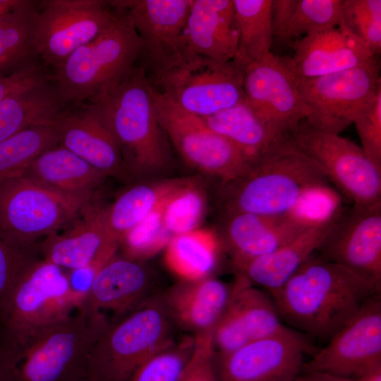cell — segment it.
Instances as JSON below:
<instances>
[{
  "label": "cell",
  "mask_w": 381,
  "mask_h": 381,
  "mask_svg": "<svg viewBox=\"0 0 381 381\" xmlns=\"http://www.w3.org/2000/svg\"><path fill=\"white\" fill-rule=\"evenodd\" d=\"M380 292L381 281L313 255L270 294L284 325L327 342Z\"/></svg>",
  "instance_id": "1"
},
{
  "label": "cell",
  "mask_w": 381,
  "mask_h": 381,
  "mask_svg": "<svg viewBox=\"0 0 381 381\" xmlns=\"http://www.w3.org/2000/svg\"><path fill=\"white\" fill-rule=\"evenodd\" d=\"M154 94L145 68L133 64L102 85L87 100L114 136L131 174H155L171 162Z\"/></svg>",
  "instance_id": "2"
},
{
  "label": "cell",
  "mask_w": 381,
  "mask_h": 381,
  "mask_svg": "<svg viewBox=\"0 0 381 381\" xmlns=\"http://www.w3.org/2000/svg\"><path fill=\"white\" fill-rule=\"evenodd\" d=\"M111 325L84 306L1 349L6 381H76L89 377L91 351Z\"/></svg>",
  "instance_id": "3"
},
{
  "label": "cell",
  "mask_w": 381,
  "mask_h": 381,
  "mask_svg": "<svg viewBox=\"0 0 381 381\" xmlns=\"http://www.w3.org/2000/svg\"><path fill=\"white\" fill-rule=\"evenodd\" d=\"M328 182L318 164L287 137L240 177L222 185V213L287 214L306 193Z\"/></svg>",
  "instance_id": "4"
},
{
  "label": "cell",
  "mask_w": 381,
  "mask_h": 381,
  "mask_svg": "<svg viewBox=\"0 0 381 381\" xmlns=\"http://www.w3.org/2000/svg\"><path fill=\"white\" fill-rule=\"evenodd\" d=\"M173 324L162 296L149 297L99 337L89 359V377L127 381L146 360L174 340Z\"/></svg>",
  "instance_id": "5"
},
{
  "label": "cell",
  "mask_w": 381,
  "mask_h": 381,
  "mask_svg": "<svg viewBox=\"0 0 381 381\" xmlns=\"http://www.w3.org/2000/svg\"><path fill=\"white\" fill-rule=\"evenodd\" d=\"M110 4L116 10L111 24L75 50L50 74L62 100L69 107L85 103L102 85L135 64L141 54L142 42L129 15Z\"/></svg>",
  "instance_id": "6"
},
{
  "label": "cell",
  "mask_w": 381,
  "mask_h": 381,
  "mask_svg": "<svg viewBox=\"0 0 381 381\" xmlns=\"http://www.w3.org/2000/svg\"><path fill=\"white\" fill-rule=\"evenodd\" d=\"M244 66L235 59L220 61L185 47L167 64L152 71L156 89L187 112L206 117L245 99Z\"/></svg>",
  "instance_id": "7"
},
{
  "label": "cell",
  "mask_w": 381,
  "mask_h": 381,
  "mask_svg": "<svg viewBox=\"0 0 381 381\" xmlns=\"http://www.w3.org/2000/svg\"><path fill=\"white\" fill-rule=\"evenodd\" d=\"M81 306L66 270L37 260L19 278L0 312L6 334L5 345L26 339Z\"/></svg>",
  "instance_id": "8"
},
{
  "label": "cell",
  "mask_w": 381,
  "mask_h": 381,
  "mask_svg": "<svg viewBox=\"0 0 381 381\" xmlns=\"http://www.w3.org/2000/svg\"><path fill=\"white\" fill-rule=\"evenodd\" d=\"M88 201L71 196L24 176L0 183V233L11 244L34 248L71 222Z\"/></svg>",
  "instance_id": "9"
},
{
  "label": "cell",
  "mask_w": 381,
  "mask_h": 381,
  "mask_svg": "<svg viewBox=\"0 0 381 381\" xmlns=\"http://www.w3.org/2000/svg\"><path fill=\"white\" fill-rule=\"evenodd\" d=\"M154 98L168 140L192 168L224 185L240 177L255 162L209 128L201 117L182 109L155 88Z\"/></svg>",
  "instance_id": "10"
},
{
  "label": "cell",
  "mask_w": 381,
  "mask_h": 381,
  "mask_svg": "<svg viewBox=\"0 0 381 381\" xmlns=\"http://www.w3.org/2000/svg\"><path fill=\"white\" fill-rule=\"evenodd\" d=\"M288 138L318 164L328 181L353 205L381 202V169L370 161L361 147L339 134L315 129L305 121Z\"/></svg>",
  "instance_id": "11"
},
{
  "label": "cell",
  "mask_w": 381,
  "mask_h": 381,
  "mask_svg": "<svg viewBox=\"0 0 381 381\" xmlns=\"http://www.w3.org/2000/svg\"><path fill=\"white\" fill-rule=\"evenodd\" d=\"M297 81V80H296ZM306 106L305 122L327 133L339 134L381 86L380 64H368L310 80L297 81Z\"/></svg>",
  "instance_id": "12"
},
{
  "label": "cell",
  "mask_w": 381,
  "mask_h": 381,
  "mask_svg": "<svg viewBox=\"0 0 381 381\" xmlns=\"http://www.w3.org/2000/svg\"><path fill=\"white\" fill-rule=\"evenodd\" d=\"M37 5L35 44L45 68H54L94 40L116 16L109 1L44 0Z\"/></svg>",
  "instance_id": "13"
},
{
  "label": "cell",
  "mask_w": 381,
  "mask_h": 381,
  "mask_svg": "<svg viewBox=\"0 0 381 381\" xmlns=\"http://www.w3.org/2000/svg\"><path fill=\"white\" fill-rule=\"evenodd\" d=\"M315 349L310 338L286 326L279 332L224 354H216L219 381H295L307 354Z\"/></svg>",
  "instance_id": "14"
},
{
  "label": "cell",
  "mask_w": 381,
  "mask_h": 381,
  "mask_svg": "<svg viewBox=\"0 0 381 381\" xmlns=\"http://www.w3.org/2000/svg\"><path fill=\"white\" fill-rule=\"evenodd\" d=\"M381 368V295L367 303L308 361L301 373L358 379Z\"/></svg>",
  "instance_id": "15"
},
{
  "label": "cell",
  "mask_w": 381,
  "mask_h": 381,
  "mask_svg": "<svg viewBox=\"0 0 381 381\" xmlns=\"http://www.w3.org/2000/svg\"><path fill=\"white\" fill-rule=\"evenodd\" d=\"M243 91L245 101L281 134L289 135L306 119L296 78L272 52L245 66Z\"/></svg>",
  "instance_id": "16"
},
{
  "label": "cell",
  "mask_w": 381,
  "mask_h": 381,
  "mask_svg": "<svg viewBox=\"0 0 381 381\" xmlns=\"http://www.w3.org/2000/svg\"><path fill=\"white\" fill-rule=\"evenodd\" d=\"M286 327L270 296L238 274L212 331L216 354H224Z\"/></svg>",
  "instance_id": "17"
},
{
  "label": "cell",
  "mask_w": 381,
  "mask_h": 381,
  "mask_svg": "<svg viewBox=\"0 0 381 381\" xmlns=\"http://www.w3.org/2000/svg\"><path fill=\"white\" fill-rule=\"evenodd\" d=\"M318 251L320 257L381 281V202L353 205Z\"/></svg>",
  "instance_id": "18"
},
{
  "label": "cell",
  "mask_w": 381,
  "mask_h": 381,
  "mask_svg": "<svg viewBox=\"0 0 381 381\" xmlns=\"http://www.w3.org/2000/svg\"><path fill=\"white\" fill-rule=\"evenodd\" d=\"M129 15L142 42L141 55L152 71L167 64L183 48V35L192 0L111 1Z\"/></svg>",
  "instance_id": "19"
},
{
  "label": "cell",
  "mask_w": 381,
  "mask_h": 381,
  "mask_svg": "<svg viewBox=\"0 0 381 381\" xmlns=\"http://www.w3.org/2000/svg\"><path fill=\"white\" fill-rule=\"evenodd\" d=\"M289 46L293 55L281 58L297 81L353 68L376 59L362 41L339 25Z\"/></svg>",
  "instance_id": "20"
},
{
  "label": "cell",
  "mask_w": 381,
  "mask_h": 381,
  "mask_svg": "<svg viewBox=\"0 0 381 381\" xmlns=\"http://www.w3.org/2000/svg\"><path fill=\"white\" fill-rule=\"evenodd\" d=\"M59 145L106 176L127 179L128 171L114 136L90 103L68 107L53 123Z\"/></svg>",
  "instance_id": "21"
},
{
  "label": "cell",
  "mask_w": 381,
  "mask_h": 381,
  "mask_svg": "<svg viewBox=\"0 0 381 381\" xmlns=\"http://www.w3.org/2000/svg\"><path fill=\"white\" fill-rule=\"evenodd\" d=\"M310 226L291 214L227 212L222 213V237L237 270L274 251Z\"/></svg>",
  "instance_id": "22"
},
{
  "label": "cell",
  "mask_w": 381,
  "mask_h": 381,
  "mask_svg": "<svg viewBox=\"0 0 381 381\" xmlns=\"http://www.w3.org/2000/svg\"><path fill=\"white\" fill-rule=\"evenodd\" d=\"M87 207L83 219L69 230L45 238L40 247L43 260L73 271L99 267L116 254L118 242L107 231L101 210Z\"/></svg>",
  "instance_id": "23"
},
{
  "label": "cell",
  "mask_w": 381,
  "mask_h": 381,
  "mask_svg": "<svg viewBox=\"0 0 381 381\" xmlns=\"http://www.w3.org/2000/svg\"><path fill=\"white\" fill-rule=\"evenodd\" d=\"M150 286L151 275L141 261L116 254L97 271L82 306L109 321L110 313L115 322L148 298Z\"/></svg>",
  "instance_id": "24"
},
{
  "label": "cell",
  "mask_w": 381,
  "mask_h": 381,
  "mask_svg": "<svg viewBox=\"0 0 381 381\" xmlns=\"http://www.w3.org/2000/svg\"><path fill=\"white\" fill-rule=\"evenodd\" d=\"M183 42L187 49L198 55L232 61L238 44L233 0H192Z\"/></svg>",
  "instance_id": "25"
},
{
  "label": "cell",
  "mask_w": 381,
  "mask_h": 381,
  "mask_svg": "<svg viewBox=\"0 0 381 381\" xmlns=\"http://www.w3.org/2000/svg\"><path fill=\"white\" fill-rule=\"evenodd\" d=\"M341 210L328 220L310 226L271 253L244 264L237 272L270 294L281 287L319 249L334 228Z\"/></svg>",
  "instance_id": "26"
},
{
  "label": "cell",
  "mask_w": 381,
  "mask_h": 381,
  "mask_svg": "<svg viewBox=\"0 0 381 381\" xmlns=\"http://www.w3.org/2000/svg\"><path fill=\"white\" fill-rule=\"evenodd\" d=\"M231 293V286L210 276L181 280L162 297L174 323L195 334L214 327Z\"/></svg>",
  "instance_id": "27"
},
{
  "label": "cell",
  "mask_w": 381,
  "mask_h": 381,
  "mask_svg": "<svg viewBox=\"0 0 381 381\" xmlns=\"http://www.w3.org/2000/svg\"><path fill=\"white\" fill-rule=\"evenodd\" d=\"M22 176L60 193L87 201L107 177L61 145L40 154Z\"/></svg>",
  "instance_id": "28"
},
{
  "label": "cell",
  "mask_w": 381,
  "mask_h": 381,
  "mask_svg": "<svg viewBox=\"0 0 381 381\" xmlns=\"http://www.w3.org/2000/svg\"><path fill=\"white\" fill-rule=\"evenodd\" d=\"M68 107L51 77L11 93L0 102V142L30 126L53 125Z\"/></svg>",
  "instance_id": "29"
},
{
  "label": "cell",
  "mask_w": 381,
  "mask_h": 381,
  "mask_svg": "<svg viewBox=\"0 0 381 381\" xmlns=\"http://www.w3.org/2000/svg\"><path fill=\"white\" fill-rule=\"evenodd\" d=\"M202 119L209 128L234 144L253 162L288 137L269 125L245 99Z\"/></svg>",
  "instance_id": "30"
},
{
  "label": "cell",
  "mask_w": 381,
  "mask_h": 381,
  "mask_svg": "<svg viewBox=\"0 0 381 381\" xmlns=\"http://www.w3.org/2000/svg\"><path fill=\"white\" fill-rule=\"evenodd\" d=\"M37 1L19 0L0 16V75L40 64L35 44Z\"/></svg>",
  "instance_id": "31"
},
{
  "label": "cell",
  "mask_w": 381,
  "mask_h": 381,
  "mask_svg": "<svg viewBox=\"0 0 381 381\" xmlns=\"http://www.w3.org/2000/svg\"><path fill=\"white\" fill-rule=\"evenodd\" d=\"M181 180L134 185L121 193L108 208L101 210L104 225L118 244L122 236L155 210Z\"/></svg>",
  "instance_id": "32"
},
{
  "label": "cell",
  "mask_w": 381,
  "mask_h": 381,
  "mask_svg": "<svg viewBox=\"0 0 381 381\" xmlns=\"http://www.w3.org/2000/svg\"><path fill=\"white\" fill-rule=\"evenodd\" d=\"M164 261L168 268L181 280H196L210 277L217 264L219 239L207 229L173 236L167 245Z\"/></svg>",
  "instance_id": "33"
},
{
  "label": "cell",
  "mask_w": 381,
  "mask_h": 381,
  "mask_svg": "<svg viewBox=\"0 0 381 381\" xmlns=\"http://www.w3.org/2000/svg\"><path fill=\"white\" fill-rule=\"evenodd\" d=\"M238 30L234 59L243 66L271 52L274 39L272 0H233Z\"/></svg>",
  "instance_id": "34"
},
{
  "label": "cell",
  "mask_w": 381,
  "mask_h": 381,
  "mask_svg": "<svg viewBox=\"0 0 381 381\" xmlns=\"http://www.w3.org/2000/svg\"><path fill=\"white\" fill-rule=\"evenodd\" d=\"M58 145L52 125L30 126L0 142V183L22 176L40 154Z\"/></svg>",
  "instance_id": "35"
},
{
  "label": "cell",
  "mask_w": 381,
  "mask_h": 381,
  "mask_svg": "<svg viewBox=\"0 0 381 381\" xmlns=\"http://www.w3.org/2000/svg\"><path fill=\"white\" fill-rule=\"evenodd\" d=\"M207 208V195L202 185L194 179H181L167 196L163 205V219L172 236L199 228Z\"/></svg>",
  "instance_id": "36"
},
{
  "label": "cell",
  "mask_w": 381,
  "mask_h": 381,
  "mask_svg": "<svg viewBox=\"0 0 381 381\" xmlns=\"http://www.w3.org/2000/svg\"><path fill=\"white\" fill-rule=\"evenodd\" d=\"M341 0H298L296 8L277 37L289 45L304 37L339 25Z\"/></svg>",
  "instance_id": "37"
},
{
  "label": "cell",
  "mask_w": 381,
  "mask_h": 381,
  "mask_svg": "<svg viewBox=\"0 0 381 381\" xmlns=\"http://www.w3.org/2000/svg\"><path fill=\"white\" fill-rule=\"evenodd\" d=\"M164 200L142 222L120 238L118 247L122 249L123 257L143 262L166 248L173 236L167 231L164 222Z\"/></svg>",
  "instance_id": "38"
},
{
  "label": "cell",
  "mask_w": 381,
  "mask_h": 381,
  "mask_svg": "<svg viewBox=\"0 0 381 381\" xmlns=\"http://www.w3.org/2000/svg\"><path fill=\"white\" fill-rule=\"evenodd\" d=\"M193 344L194 337L174 340L146 360L127 381H181Z\"/></svg>",
  "instance_id": "39"
},
{
  "label": "cell",
  "mask_w": 381,
  "mask_h": 381,
  "mask_svg": "<svg viewBox=\"0 0 381 381\" xmlns=\"http://www.w3.org/2000/svg\"><path fill=\"white\" fill-rule=\"evenodd\" d=\"M339 26L376 56L381 51V1L341 0Z\"/></svg>",
  "instance_id": "40"
},
{
  "label": "cell",
  "mask_w": 381,
  "mask_h": 381,
  "mask_svg": "<svg viewBox=\"0 0 381 381\" xmlns=\"http://www.w3.org/2000/svg\"><path fill=\"white\" fill-rule=\"evenodd\" d=\"M353 123L359 135L362 150L370 161L381 169V86L359 111Z\"/></svg>",
  "instance_id": "41"
},
{
  "label": "cell",
  "mask_w": 381,
  "mask_h": 381,
  "mask_svg": "<svg viewBox=\"0 0 381 381\" xmlns=\"http://www.w3.org/2000/svg\"><path fill=\"white\" fill-rule=\"evenodd\" d=\"M37 260L33 248L17 247L0 233V312L19 278Z\"/></svg>",
  "instance_id": "42"
},
{
  "label": "cell",
  "mask_w": 381,
  "mask_h": 381,
  "mask_svg": "<svg viewBox=\"0 0 381 381\" xmlns=\"http://www.w3.org/2000/svg\"><path fill=\"white\" fill-rule=\"evenodd\" d=\"M212 331L194 334L193 351L181 381H219Z\"/></svg>",
  "instance_id": "43"
},
{
  "label": "cell",
  "mask_w": 381,
  "mask_h": 381,
  "mask_svg": "<svg viewBox=\"0 0 381 381\" xmlns=\"http://www.w3.org/2000/svg\"><path fill=\"white\" fill-rule=\"evenodd\" d=\"M50 78L42 64L8 75H0V102L11 93Z\"/></svg>",
  "instance_id": "44"
},
{
  "label": "cell",
  "mask_w": 381,
  "mask_h": 381,
  "mask_svg": "<svg viewBox=\"0 0 381 381\" xmlns=\"http://www.w3.org/2000/svg\"><path fill=\"white\" fill-rule=\"evenodd\" d=\"M298 0H272V22L274 38L281 34L291 18Z\"/></svg>",
  "instance_id": "45"
},
{
  "label": "cell",
  "mask_w": 381,
  "mask_h": 381,
  "mask_svg": "<svg viewBox=\"0 0 381 381\" xmlns=\"http://www.w3.org/2000/svg\"><path fill=\"white\" fill-rule=\"evenodd\" d=\"M295 381H356V380L337 377L323 373L309 372L301 373Z\"/></svg>",
  "instance_id": "46"
},
{
  "label": "cell",
  "mask_w": 381,
  "mask_h": 381,
  "mask_svg": "<svg viewBox=\"0 0 381 381\" xmlns=\"http://www.w3.org/2000/svg\"><path fill=\"white\" fill-rule=\"evenodd\" d=\"M356 381H381V368L356 379Z\"/></svg>",
  "instance_id": "47"
},
{
  "label": "cell",
  "mask_w": 381,
  "mask_h": 381,
  "mask_svg": "<svg viewBox=\"0 0 381 381\" xmlns=\"http://www.w3.org/2000/svg\"><path fill=\"white\" fill-rule=\"evenodd\" d=\"M18 1L19 0H0V16L16 6Z\"/></svg>",
  "instance_id": "48"
},
{
  "label": "cell",
  "mask_w": 381,
  "mask_h": 381,
  "mask_svg": "<svg viewBox=\"0 0 381 381\" xmlns=\"http://www.w3.org/2000/svg\"><path fill=\"white\" fill-rule=\"evenodd\" d=\"M0 381H6L1 348H0Z\"/></svg>",
  "instance_id": "49"
},
{
  "label": "cell",
  "mask_w": 381,
  "mask_h": 381,
  "mask_svg": "<svg viewBox=\"0 0 381 381\" xmlns=\"http://www.w3.org/2000/svg\"><path fill=\"white\" fill-rule=\"evenodd\" d=\"M76 381H93V380L90 377H85V378H83Z\"/></svg>",
  "instance_id": "50"
}]
</instances>
